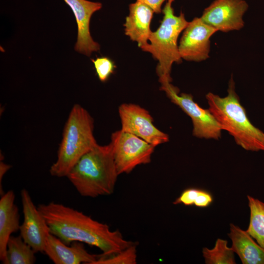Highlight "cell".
<instances>
[{
    "instance_id": "cell-22",
    "label": "cell",
    "mask_w": 264,
    "mask_h": 264,
    "mask_svg": "<svg viewBox=\"0 0 264 264\" xmlns=\"http://www.w3.org/2000/svg\"><path fill=\"white\" fill-rule=\"evenodd\" d=\"M201 189L189 188L184 190L174 201V204H183L186 206L194 205Z\"/></svg>"
},
{
    "instance_id": "cell-23",
    "label": "cell",
    "mask_w": 264,
    "mask_h": 264,
    "mask_svg": "<svg viewBox=\"0 0 264 264\" xmlns=\"http://www.w3.org/2000/svg\"><path fill=\"white\" fill-rule=\"evenodd\" d=\"M213 200V197L209 192L201 189L194 205L198 207L205 208L212 203Z\"/></svg>"
},
{
    "instance_id": "cell-2",
    "label": "cell",
    "mask_w": 264,
    "mask_h": 264,
    "mask_svg": "<svg viewBox=\"0 0 264 264\" xmlns=\"http://www.w3.org/2000/svg\"><path fill=\"white\" fill-rule=\"evenodd\" d=\"M118 175L110 143L97 144L81 157L66 177L81 196L96 198L113 193Z\"/></svg>"
},
{
    "instance_id": "cell-6",
    "label": "cell",
    "mask_w": 264,
    "mask_h": 264,
    "mask_svg": "<svg viewBox=\"0 0 264 264\" xmlns=\"http://www.w3.org/2000/svg\"><path fill=\"white\" fill-rule=\"evenodd\" d=\"M119 175L149 163L155 147L141 138L120 130L113 132L110 143Z\"/></svg>"
},
{
    "instance_id": "cell-15",
    "label": "cell",
    "mask_w": 264,
    "mask_h": 264,
    "mask_svg": "<svg viewBox=\"0 0 264 264\" xmlns=\"http://www.w3.org/2000/svg\"><path fill=\"white\" fill-rule=\"evenodd\" d=\"M15 195L9 190L0 199V260L4 264L6 259L7 244L13 233L20 230V214L15 203Z\"/></svg>"
},
{
    "instance_id": "cell-17",
    "label": "cell",
    "mask_w": 264,
    "mask_h": 264,
    "mask_svg": "<svg viewBox=\"0 0 264 264\" xmlns=\"http://www.w3.org/2000/svg\"><path fill=\"white\" fill-rule=\"evenodd\" d=\"M35 253L21 235L11 236L7 242L4 264H33L36 261Z\"/></svg>"
},
{
    "instance_id": "cell-21",
    "label": "cell",
    "mask_w": 264,
    "mask_h": 264,
    "mask_svg": "<svg viewBox=\"0 0 264 264\" xmlns=\"http://www.w3.org/2000/svg\"><path fill=\"white\" fill-rule=\"evenodd\" d=\"M96 73L100 81L105 82L113 73L115 68L114 62L109 57L102 56L91 59Z\"/></svg>"
},
{
    "instance_id": "cell-18",
    "label": "cell",
    "mask_w": 264,
    "mask_h": 264,
    "mask_svg": "<svg viewBox=\"0 0 264 264\" xmlns=\"http://www.w3.org/2000/svg\"><path fill=\"white\" fill-rule=\"evenodd\" d=\"M250 209V221L247 233L264 248V203L247 196Z\"/></svg>"
},
{
    "instance_id": "cell-4",
    "label": "cell",
    "mask_w": 264,
    "mask_h": 264,
    "mask_svg": "<svg viewBox=\"0 0 264 264\" xmlns=\"http://www.w3.org/2000/svg\"><path fill=\"white\" fill-rule=\"evenodd\" d=\"M93 122L86 109L79 104L73 106L64 128L57 159L49 169L51 176L66 177L81 157L97 144Z\"/></svg>"
},
{
    "instance_id": "cell-16",
    "label": "cell",
    "mask_w": 264,
    "mask_h": 264,
    "mask_svg": "<svg viewBox=\"0 0 264 264\" xmlns=\"http://www.w3.org/2000/svg\"><path fill=\"white\" fill-rule=\"evenodd\" d=\"M228 236L231 248L243 264H264V248L256 242L247 233L233 223L230 224Z\"/></svg>"
},
{
    "instance_id": "cell-19",
    "label": "cell",
    "mask_w": 264,
    "mask_h": 264,
    "mask_svg": "<svg viewBox=\"0 0 264 264\" xmlns=\"http://www.w3.org/2000/svg\"><path fill=\"white\" fill-rule=\"evenodd\" d=\"M227 241L218 239L212 249L204 247L203 256L206 264H235L234 252L227 246Z\"/></svg>"
},
{
    "instance_id": "cell-7",
    "label": "cell",
    "mask_w": 264,
    "mask_h": 264,
    "mask_svg": "<svg viewBox=\"0 0 264 264\" xmlns=\"http://www.w3.org/2000/svg\"><path fill=\"white\" fill-rule=\"evenodd\" d=\"M160 89L191 118L194 136L215 140L220 138L222 130L218 122L209 109H203L194 102L191 94L182 93L179 95V89L168 82L161 83Z\"/></svg>"
},
{
    "instance_id": "cell-24",
    "label": "cell",
    "mask_w": 264,
    "mask_h": 264,
    "mask_svg": "<svg viewBox=\"0 0 264 264\" xmlns=\"http://www.w3.org/2000/svg\"><path fill=\"white\" fill-rule=\"evenodd\" d=\"M166 0H136L149 6L156 14L161 12V6Z\"/></svg>"
},
{
    "instance_id": "cell-11",
    "label": "cell",
    "mask_w": 264,
    "mask_h": 264,
    "mask_svg": "<svg viewBox=\"0 0 264 264\" xmlns=\"http://www.w3.org/2000/svg\"><path fill=\"white\" fill-rule=\"evenodd\" d=\"M21 198L23 221L20 227V235L36 253L44 252L50 228L26 189L21 190Z\"/></svg>"
},
{
    "instance_id": "cell-25",
    "label": "cell",
    "mask_w": 264,
    "mask_h": 264,
    "mask_svg": "<svg viewBox=\"0 0 264 264\" xmlns=\"http://www.w3.org/2000/svg\"><path fill=\"white\" fill-rule=\"evenodd\" d=\"M11 168L10 165L4 163L3 162L0 160V196L3 195L4 193L3 192V188L2 186V180L4 174L8 171Z\"/></svg>"
},
{
    "instance_id": "cell-5",
    "label": "cell",
    "mask_w": 264,
    "mask_h": 264,
    "mask_svg": "<svg viewBox=\"0 0 264 264\" xmlns=\"http://www.w3.org/2000/svg\"><path fill=\"white\" fill-rule=\"evenodd\" d=\"M174 0H168L163 10V19L159 27L152 32L150 43L142 50L150 53L158 62L156 72L161 83L171 82V72L174 63L182 62L180 56L177 40L180 34L188 24L184 14H174L172 4Z\"/></svg>"
},
{
    "instance_id": "cell-10",
    "label": "cell",
    "mask_w": 264,
    "mask_h": 264,
    "mask_svg": "<svg viewBox=\"0 0 264 264\" xmlns=\"http://www.w3.org/2000/svg\"><path fill=\"white\" fill-rule=\"evenodd\" d=\"M217 32L200 17L194 18L183 31L180 40L178 50L181 59L199 62L209 58L210 38Z\"/></svg>"
},
{
    "instance_id": "cell-3",
    "label": "cell",
    "mask_w": 264,
    "mask_h": 264,
    "mask_svg": "<svg viewBox=\"0 0 264 264\" xmlns=\"http://www.w3.org/2000/svg\"><path fill=\"white\" fill-rule=\"evenodd\" d=\"M227 92V95L224 97L212 92L206 95L210 112L221 130L227 131L238 145L247 151H264V132L255 127L248 118L236 92L232 75L229 81Z\"/></svg>"
},
{
    "instance_id": "cell-1",
    "label": "cell",
    "mask_w": 264,
    "mask_h": 264,
    "mask_svg": "<svg viewBox=\"0 0 264 264\" xmlns=\"http://www.w3.org/2000/svg\"><path fill=\"white\" fill-rule=\"evenodd\" d=\"M38 208L45 220L50 233L67 245L74 241L96 247L103 256L125 249L136 242L124 238L118 230L112 231L105 223L61 203L40 204Z\"/></svg>"
},
{
    "instance_id": "cell-9",
    "label": "cell",
    "mask_w": 264,
    "mask_h": 264,
    "mask_svg": "<svg viewBox=\"0 0 264 264\" xmlns=\"http://www.w3.org/2000/svg\"><path fill=\"white\" fill-rule=\"evenodd\" d=\"M248 8L244 0H214L200 18L218 31L240 30L244 25L243 17Z\"/></svg>"
},
{
    "instance_id": "cell-20",
    "label": "cell",
    "mask_w": 264,
    "mask_h": 264,
    "mask_svg": "<svg viewBox=\"0 0 264 264\" xmlns=\"http://www.w3.org/2000/svg\"><path fill=\"white\" fill-rule=\"evenodd\" d=\"M137 244H133L117 253L100 258L93 264H135L137 262Z\"/></svg>"
},
{
    "instance_id": "cell-13",
    "label": "cell",
    "mask_w": 264,
    "mask_h": 264,
    "mask_svg": "<svg viewBox=\"0 0 264 264\" xmlns=\"http://www.w3.org/2000/svg\"><path fill=\"white\" fill-rule=\"evenodd\" d=\"M72 242L70 246L66 244L51 233L44 253L55 264H93L101 256L89 253L83 242Z\"/></svg>"
},
{
    "instance_id": "cell-12",
    "label": "cell",
    "mask_w": 264,
    "mask_h": 264,
    "mask_svg": "<svg viewBox=\"0 0 264 264\" xmlns=\"http://www.w3.org/2000/svg\"><path fill=\"white\" fill-rule=\"evenodd\" d=\"M64 0L71 8L77 22V38L74 49L89 57L93 52L98 51L100 48L99 44L90 35L89 22L93 14L100 10L102 4L88 0Z\"/></svg>"
},
{
    "instance_id": "cell-14",
    "label": "cell",
    "mask_w": 264,
    "mask_h": 264,
    "mask_svg": "<svg viewBox=\"0 0 264 264\" xmlns=\"http://www.w3.org/2000/svg\"><path fill=\"white\" fill-rule=\"evenodd\" d=\"M154 11L146 4L136 1L129 5V14L124 24L125 33L142 49L148 44L150 24Z\"/></svg>"
},
{
    "instance_id": "cell-8",
    "label": "cell",
    "mask_w": 264,
    "mask_h": 264,
    "mask_svg": "<svg viewBox=\"0 0 264 264\" xmlns=\"http://www.w3.org/2000/svg\"><path fill=\"white\" fill-rule=\"evenodd\" d=\"M121 130L132 133L154 147L169 141L167 134L153 124L149 112L138 105L123 104L119 108Z\"/></svg>"
}]
</instances>
